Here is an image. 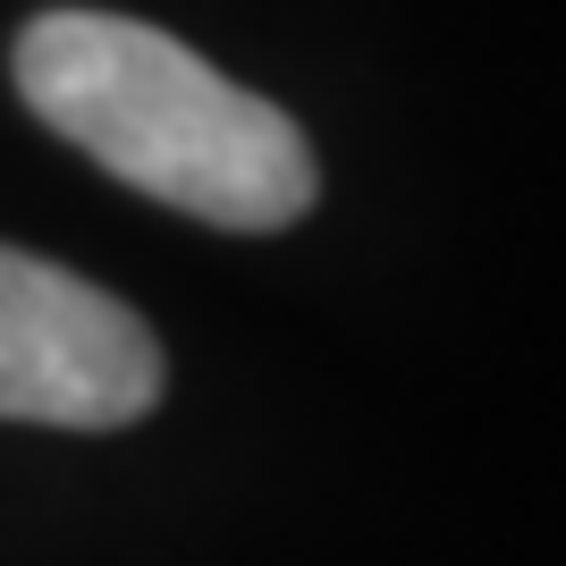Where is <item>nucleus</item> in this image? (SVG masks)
Wrapping results in <instances>:
<instances>
[{"mask_svg": "<svg viewBox=\"0 0 566 566\" xmlns=\"http://www.w3.org/2000/svg\"><path fill=\"white\" fill-rule=\"evenodd\" d=\"M18 94L118 187L212 229H287L322 169L280 102L245 94L178 34L111 9H43L18 34Z\"/></svg>", "mask_w": 566, "mask_h": 566, "instance_id": "nucleus-1", "label": "nucleus"}, {"mask_svg": "<svg viewBox=\"0 0 566 566\" xmlns=\"http://www.w3.org/2000/svg\"><path fill=\"white\" fill-rule=\"evenodd\" d=\"M161 338L111 287L0 245V423L118 431L161 406Z\"/></svg>", "mask_w": 566, "mask_h": 566, "instance_id": "nucleus-2", "label": "nucleus"}]
</instances>
